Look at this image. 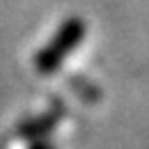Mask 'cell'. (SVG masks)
I'll list each match as a JSON object with an SVG mask.
<instances>
[{
    "instance_id": "obj_1",
    "label": "cell",
    "mask_w": 149,
    "mask_h": 149,
    "mask_svg": "<svg viewBox=\"0 0 149 149\" xmlns=\"http://www.w3.org/2000/svg\"><path fill=\"white\" fill-rule=\"evenodd\" d=\"M83 37H85V21L76 19V16L74 19H67L60 25L57 35L51 39V44L37 53V57H35L37 71L39 74H53V71H57L60 64H62V60L80 44Z\"/></svg>"
},
{
    "instance_id": "obj_3",
    "label": "cell",
    "mask_w": 149,
    "mask_h": 149,
    "mask_svg": "<svg viewBox=\"0 0 149 149\" xmlns=\"http://www.w3.org/2000/svg\"><path fill=\"white\" fill-rule=\"evenodd\" d=\"M30 149H55V145H53V142H46V140H41V142H35Z\"/></svg>"
},
{
    "instance_id": "obj_2",
    "label": "cell",
    "mask_w": 149,
    "mask_h": 149,
    "mask_svg": "<svg viewBox=\"0 0 149 149\" xmlns=\"http://www.w3.org/2000/svg\"><path fill=\"white\" fill-rule=\"evenodd\" d=\"M53 126H55V119H53V117H41L37 124H23V126H21V133L28 135V138H44Z\"/></svg>"
}]
</instances>
